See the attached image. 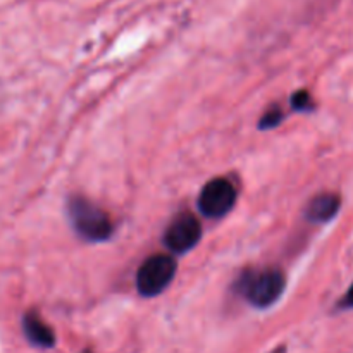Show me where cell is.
I'll return each mask as SVG.
<instances>
[{"label": "cell", "mask_w": 353, "mask_h": 353, "mask_svg": "<svg viewBox=\"0 0 353 353\" xmlns=\"http://www.w3.org/2000/svg\"><path fill=\"white\" fill-rule=\"evenodd\" d=\"M286 286L285 274L279 269L247 271L236 283V292L257 309H265L278 302Z\"/></svg>", "instance_id": "6da1fadb"}, {"label": "cell", "mask_w": 353, "mask_h": 353, "mask_svg": "<svg viewBox=\"0 0 353 353\" xmlns=\"http://www.w3.org/2000/svg\"><path fill=\"white\" fill-rule=\"evenodd\" d=\"M69 219L76 233L86 241H105L112 236V221L105 210L83 196H72L68 203Z\"/></svg>", "instance_id": "7a4b0ae2"}, {"label": "cell", "mask_w": 353, "mask_h": 353, "mask_svg": "<svg viewBox=\"0 0 353 353\" xmlns=\"http://www.w3.org/2000/svg\"><path fill=\"white\" fill-rule=\"evenodd\" d=\"M174 276V259L169 255H152L138 269L137 288L141 296H157L171 285Z\"/></svg>", "instance_id": "3957f363"}, {"label": "cell", "mask_w": 353, "mask_h": 353, "mask_svg": "<svg viewBox=\"0 0 353 353\" xmlns=\"http://www.w3.org/2000/svg\"><path fill=\"white\" fill-rule=\"evenodd\" d=\"M236 188L224 178H216L203 186L199 196V209L209 219H221L233 210Z\"/></svg>", "instance_id": "277c9868"}, {"label": "cell", "mask_w": 353, "mask_h": 353, "mask_svg": "<svg viewBox=\"0 0 353 353\" xmlns=\"http://www.w3.org/2000/svg\"><path fill=\"white\" fill-rule=\"evenodd\" d=\"M202 238V224L192 214H181L168 226L164 233V243L174 254H186Z\"/></svg>", "instance_id": "5b68a950"}, {"label": "cell", "mask_w": 353, "mask_h": 353, "mask_svg": "<svg viewBox=\"0 0 353 353\" xmlns=\"http://www.w3.org/2000/svg\"><path fill=\"white\" fill-rule=\"evenodd\" d=\"M340 196L333 193H321L314 196L305 209V217L310 223H330L340 210Z\"/></svg>", "instance_id": "8992f818"}, {"label": "cell", "mask_w": 353, "mask_h": 353, "mask_svg": "<svg viewBox=\"0 0 353 353\" xmlns=\"http://www.w3.org/2000/svg\"><path fill=\"white\" fill-rule=\"evenodd\" d=\"M24 336L31 345L40 348H52L55 345V336L50 327L37 316V314H26L23 319Z\"/></svg>", "instance_id": "52a82bcc"}, {"label": "cell", "mask_w": 353, "mask_h": 353, "mask_svg": "<svg viewBox=\"0 0 353 353\" xmlns=\"http://www.w3.org/2000/svg\"><path fill=\"white\" fill-rule=\"evenodd\" d=\"M283 119V112L279 110V107H272L271 110L264 114L261 121H259V128L261 130H271V128H276Z\"/></svg>", "instance_id": "ba28073f"}, {"label": "cell", "mask_w": 353, "mask_h": 353, "mask_svg": "<svg viewBox=\"0 0 353 353\" xmlns=\"http://www.w3.org/2000/svg\"><path fill=\"white\" fill-rule=\"evenodd\" d=\"M292 107L295 110H310L312 109V100L307 92H296L292 97Z\"/></svg>", "instance_id": "9c48e42d"}, {"label": "cell", "mask_w": 353, "mask_h": 353, "mask_svg": "<svg viewBox=\"0 0 353 353\" xmlns=\"http://www.w3.org/2000/svg\"><path fill=\"white\" fill-rule=\"evenodd\" d=\"M340 305L343 307V309H352L353 307V285L350 286V290H348L347 295L343 296V300H341Z\"/></svg>", "instance_id": "30bf717a"}]
</instances>
